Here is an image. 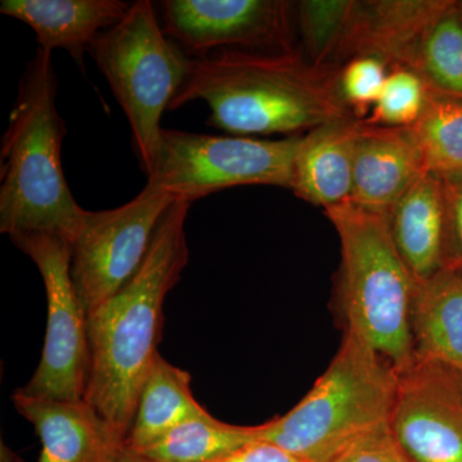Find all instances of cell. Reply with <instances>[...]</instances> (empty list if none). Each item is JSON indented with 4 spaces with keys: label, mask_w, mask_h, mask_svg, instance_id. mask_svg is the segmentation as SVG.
I'll return each instance as SVG.
<instances>
[{
    "label": "cell",
    "mask_w": 462,
    "mask_h": 462,
    "mask_svg": "<svg viewBox=\"0 0 462 462\" xmlns=\"http://www.w3.org/2000/svg\"><path fill=\"white\" fill-rule=\"evenodd\" d=\"M411 69L431 90L462 98V18L457 2L449 0L433 21Z\"/></svg>",
    "instance_id": "22"
},
{
    "label": "cell",
    "mask_w": 462,
    "mask_h": 462,
    "mask_svg": "<svg viewBox=\"0 0 462 462\" xmlns=\"http://www.w3.org/2000/svg\"><path fill=\"white\" fill-rule=\"evenodd\" d=\"M398 254L413 278L428 281L446 264V207L442 179L424 172L387 214Z\"/></svg>",
    "instance_id": "17"
},
{
    "label": "cell",
    "mask_w": 462,
    "mask_h": 462,
    "mask_svg": "<svg viewBox=\"0 0 462 462\" xmlns=\"http://www.w3.org/2000/svg\"><path fill=\"white\" fill-rule=\"evenodd\" d=\"M397 372L354 331L311 391L291 411L254 425L257 440L316 462L346 438L389 421Z\"/></svg>",
    "instance_id": "5"
},
{
    "label": "cell",
    "mask_w": 462,
    "mask_h": 462,
    "mask_svg": "<svg viewBox=\"0 0 462 462\" xmlns=\"http://www.w3.org/2000/svg\"><path fill=\"white\" fill-rule=\"evenodd\" d=\"M316 462H413L392 433L389 421L346 438Z\"/></svg>",
    "instance_id": "26"
},
{
    "label": "cell",
    "mask_w": 462,
    "mask_h": 462,
    "mask_svg": "<svg viewBox=\"0 0 462 462\" xmlns=\"http://www.w3.org/2000/svg\"><path fill=\"white\" fill-rule=\"evenodd\" d=\"M427 171L462 172V98L430 89L420 117L409 126Z\"/></svg>",
    "instance_id": "21"
},
{
    "label": "cell",
    "mask_w": 462,
    "mask_h": 462,
    "mask_svg": "<svg viewBox=\"0 0 462 462\" xmlns=\"http://www.w3.org/2000/svg\"><path fill=\"white\" fill-rule=\"evenodd\" d=\"M12 401L41 439L38 462H121L130 454L127 438L85 400L33 397L17 389Z\"/></svg>",
    "instance_id": "12"
},
{
    "label": "cell",
    "mask_w": 462,
    "mask_h": 462,
    "mask_svg": "<svg viewBox=\"0 0 462 462\" xmlns=\"http://www.w3.org/2000/svg\"><path fill=\"white\" fill-rule=\"evenodd\" d=\"M342 245L346 329L398 370L415 357L412 311L418 282L398 254L387 215L352 202L325 209Z\"/></svg>",
    "instance_id": "4"
},
{
    "label": "cell",
    "mask_w": 462,
    "mask_h": 462,
    "mask_svg": "<svg viewBox=\"0 0 462 462\" xmlns=\"http://www.w3.org/2000/svg\"><path fill=\"white\" fill-rule=\"evenodd\" d=\"M389 427L413 462H462V372L416 356L397 372Z\"/></svg>",
    "instance_id": "10"
},
{
    "label": "cell",
    "mask_w": 462,
    "mask_h": 462,
    "mask_svg": "<svg viewBox=\"0 0 462 462\" xmlns=\"http://www.w3.org/2000/svg\"><path fill=\"white\" fill-rule=\"evenodd\" d=\"M121 462H152L147 460V458L143 457V456L138 454H134V452L130 451V454L126 456Z\"/></svg>",
    "instance_id": "29"
},
{
    "label": "cell",
    "mask_w": 462,
    "mask_h": 462,
    "mask_svg": "<svg viewBox=\"0 0 462 462\" xmlns=\"http://www.w3.org/2000/svg\"><path fill=\"white\" fill-rule=\"evenodd\" d=\"M9 238L38 267L48 307L41 363L20 391L33 397L84 400L90 369L88 314L72 281V245L45 233Z\"/></svg>",
    "instance_id": "8"
},
{
    "label": "cell",
    "mask_w": 462,
    "mask_h": 462,
    "mask_svg": "<svg viewBox=\"0 0 462 462\" xmlns=\"http://www.w3.org/2000/svg\"><path fill=\"white\" fill-rule=\"evenodd\" d=\"M389 74L380 58L365 56L348 60L339 69V90L346 107L354 115L365 116L375 106Z\"/></svg>",
    "instance_id": "25"
},
{
    "label": "cell",
    "mask_w": 462,
    "mask_h": 462,
    "mask_svg": "<svg viewBox=\"0 0 462 462\" xmlns=\"http://www.w3.org/2000/svg\"><path fill=\"white\" fill-rule=\"evenodd\" d=\"M458 11H460L461 18H462V2H457Z\"/></svg>",
    "instance_id": "30"
},
{
    "label": "cell",
    "mask_w": 462,
    "mask_h": 462,
    "mask_svg": "<svg viewBox=\"0 0 462 462\" xmlns=\"http://www.w3.org/2000/svg\"><path fill=\"white\" fill-rule=\"evenodd\" d=\"M356 116L337 118L310 130L300 141L291 190L324 209L351 202L356 145L361 126Z\"/></svg>",
    "instance_id": "15"
},
{
    "label": "cell",
    "mask_w": 462,
    "mask_h": 462,
    "mask_svg": "<svg viewBox=\"0 0 462 462\" xmlns=\"http://www.w3.org/2000/svg\"><path fill=\"white\" fill-rule=\"evenodd\" d=\"M58 78L51 51L38 48L21 76L0 151V231L45 233L74 242L84 208L63 173L67 134L57 109Z\"/></svg>",
    "instance_id": "3"
},
{
    "label": "cell",
    "mask_w": 462,
    "mask_h": 462,
    "mask_svg": "<svg viewBox=\"0 0 462 462\" xmlns=\"http://www.w3.org/2000/svg\"><path fill=\"white\" fill-rule=\"evenodd\" d=\"M354 0H305L294 3L310 62L322 69H338L346 63Z\"/></svg>",
    "instance_id": "23"
},
{
    "label": "cell",
    "mask_w": 462,
    "mask_h": 462,
    "mask_svg": "<svg viewBox=\"0 0 462 462\" xmlns=\"http://www.w3.org/2000/svg\"><path fill=\"white\" fill-rule=\"evenodd\" d=\"M175 197L145 185L117 208L87 211L72 242L71 275L88 316L135 275Z\"/></svg>",
    "instance_id": "9"
},
{
    "label": "cell",
    "mask_w": 462,
    "mask_h": 462,
    "mask_svg": "<svg viewBox=\"0 0 462 462\" xmlns=\"http://www.w3.org/2000/svg\"><path fill=\"white\" fill-rule=\"evenodd\" d=\"M412 336L416 356L462 372V266L446 264L418 284Z\"/></svg>",
    "instance_id": "18"
},
{
    "label": "cell",
    "mask_w": 462,
    "mask_h": 462,
    "mask_svg": "<svg viewBox=\"0 0 462 462\" xmlns=\"http://www.w3.org/2000/svg\"><path fill=\"white\" fill-rule=\"evenodd\" d=\"M256 440L254 427L227 424L208 412L182 422L138 455L152 462H215Z\"/></svg>",
    "instance_id": "20"
},
{
    "label": "cell",
    "mask_w": 462,
    "mask_h": 462,
    "mask_svg": "<svg viewBox=\"0 0 462 462\" xmlns=\"http://www.w3.org/2000/svg\"><path fill=\"white\" fill-rule=\"evenodd\" d=\"M439 178L446 207V264L462 266V172Z\"/></svg>",
    "instance_id": "27"
},
{
    "label": "cell",
    "mask_w": 462,
    "mask_h": 462,
    "mask_svg": "<svg viewBox=\"0 0 462 462\" xmlns=\"http://www.w3.org/2000/svg\"><path fill=\"white\" fill-rule=\"evenodd\" d=\"M190 206L179 199L167 209L138 272L88 316L90 369L84 400L126 438L160 355L163 303L189 263L185 221Z\"/></svg>",
    "instance_id": "1"
},
{
    "label": "cell",
    "mask_w": 462,
    "mask_h": 462,
    "mask_svg": "<svg viewBox=\"0 0 462 462\" xmlns=\"http://www.w3.org/2000/svg\"><path fill=\"white\" fill-rule=\"evenodd\" d=\"M89 51L129 121L136 156L148 175L160 145L161 118L187 80L193 58L161 29L148 0L133 3Z\"/></svg>",
    "instance_id": "6"
},
{
    "label": "cell",
    "mask_w": 462,
    "mask_h": 462,
    "mask_svg": "<svg viewBox=\"0 0 462 462\" xmlns=\"http://www.w3.org/2000/svg\"><path fill=\"white\" fill-rule=\"evenodd\" d=\"M300 141V136L264 141L162 129L147 185L191 203L239 185L291 190Z\"/></svg>",
    "instance_id": "7"
},
{
    "label": "cell",
    "mask_w": 462,
    "mask_h": 462,
    "mask_svg": "<svg viewBox=\"0 0 462 462\" xmlns=\"http://www.w3.org/2000/svg\"><path fill=\"white\" fill-rule=\"evenodd\" d=\"M163 32L199 57L223 47L263 53L294 50V3L282 0H165Z\"/></svg>",
    "instance_id": "11"
},
{
    "label": "cell",
    "mask_w": 462,
    "mask_h": 462,
    "mask_svg": "<svg viewBox=\"0 0 462 462\" xmlns=\"http://www.w3.org/2000/svg\"><path fill=\"white\" fill-rule=\"evenodd\" d=\"M430 89L418 72L406 67H391L373 114L365 123L378 126H411L420 117Z\"/></svg>",
    "instance_id": "24"
},
{
    "label": "cell",
    "mask_w": 462,
    "mask_h": 462,
    "mask_svg": "<svg viewBox=\"0 0 462 462\" xmlns=\"http://www.w3.org/2000/svg\"><path fill=\"white\" fill-rule=\"evenodd\" d=\"M215 462H305L294 457L288 452L282 451L279 447L270 445L267 442L251 443L245 448L239 449L236 454L221 458Z\"/></svg>",
    "instance_id": "28"
},
{
    "label": "cell",
    "mask_w": 462,
    "mask_h": 462,
    "mask_svg": "<svg viewBox=\"0 0 462 462\" xmlns=\"http://www.w3.org/2000/svg\"><path fill=\"white\" fill-rule=\"evenodd\" d=\"M449 0L356 2L348 60L372 56L389 67L412 69L420 42Z\"/></svg>",
    "instance_id": "14"
},
{
    "label": "cell",
    "mask_w": 462,
    "mask_h": 462,
    "mask_svg": "<svg viewBox=\"0 0 462 462\" xmlns=\"http://www.w3.org/2000/svg\"><path fill=\"white\" fill-rule=\"evenodd\" d=\"M132 5L121 0H3L0 12L29 25L39 48L63 50L84 72V54L100 33L120 23Z\"/></svg>",
    "instance_id": "16"
},
{
    "label": "cell",
    "mask_w": 462,
    "mask_h": 462,
    "mask_svg": "<svg viewBox=\"0 0 462 462\" xmlns=\"http://www.w3.org/2000/svg\"><path fill=\"white\" fill-rule=\"evenodd\" d=\"M424 172V158L409 127L361 121L352 185L354 205L387 215Z\"/></svg>",
    "instance_id": "13"
},
{
    "label": "cell",
    "mask_w": 462,
    "mask_h": 462,
    "mask_svg": "<svg viewBox=\"0 0 462 462\" xmlns=\"http://www.w3.org/2000/svg\"><path fill=\"white\" fill-rule=\"evenodd\" d=\"M207 413L191 392L190 374L158 355L143 384L127 447L138 454L182 422Z\"/></svg>",
    "instance_id": "19"
},
{
    "label": "cell",
    "mask_w": 462,
    "mask_h": 462,
    "mask_svg": "<svg viewBox=\"0 0 462 462\" xmlns=\"http://www.w3.org/2000/svg\"><path fill=\"white\" fill-rule=\"evenodd\" d=\"M199 99L208 106L209 126L242 136L312 130L354 115L340 94L339 69L315 66L297 51L224 48L193 58L169 109Z\"/></svg>",
    "instance_id": "2"
}]
</instances>
